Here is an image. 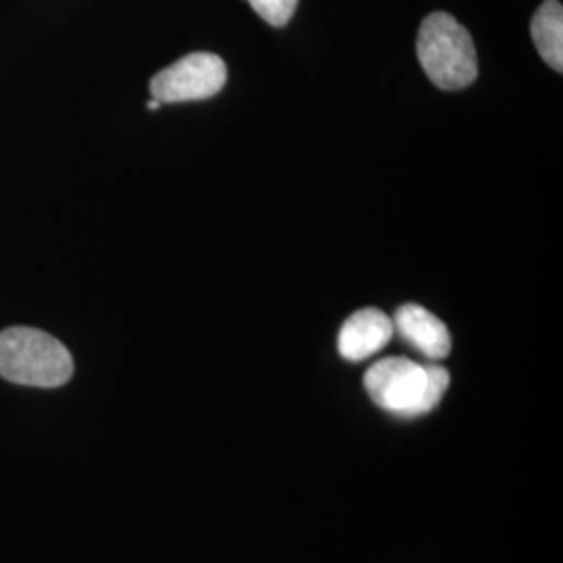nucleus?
<instances>
[{
  "mask_svg": "<svg viewBox=\"0 0 563 563\" xmlns=\"http://www.w3.org/2000/svg\"><path fill=\"white\" fill-rule=\"evenodd\" d=\"M451 376L443 365H422L405 357L374 363L365 374V390L384 411L418 418L432 411L449 388Z\"/></svg>",
  "mask_w": 563,
  "mask_h": 563,
  "instance_id": "1",
  "label": "nucleus"
},
{
  "mask_svg": "<svg viewBox=\"0 0 563 563\" xmlns=\"http://www.w3.org/2000/svg\"><path fill=\"white\" fill-rule=\"evenodd\" d=\"M393 325L428 360H444L451 353V334L446 325L420 305L409 302L399 307Z\"/></svg>",
  "mask_w": 563,
  "mask_h": 563,
  "instance_id": "6",
  "label": "nucleus"
},
{
  "mask_svg": "<svg viewBox=\"0 0 563 563\" xmlns=\"http://www.w3.org/2000/svg\"><path fill=\"white\" fill-rule=\"evenodd\" d=\"M253 11L274 27H282L292 20L299 0H249Z\"/></svg>",
  "mask_w": 563,
  "mask_h": 563,
  "instance_id": "8",
  "label": "nucleus"
},
{
  "mask_svg": "<svg viewBox=\"0 0 563 563\" xmlns=\"http://www.w3.org/2000/svg\"><path fill=\"white\" fill-rule=\"evenodd\" d=\"M393 320L383 309L365 307L342 323L339 353L346 362H363L383 351L393 339Z\"/></svg>",
  "mask_w": 563,
  "mask_h": 563,
  "instance_id": "5",
  "label": "nucleus"
},
{
  "mask_svg": "<svg viewBox=\"0 0 563 563\" xmlns=\"http://www.w3.org/2000/svg\"><path fill=\"white\" fill-rule=\"evenodd\" d=\"M228 80V67L213 53H190L165 67L151 80L155 101H205L222 92Z\"/></svg>",
  "mask_w": 563,
  "mask_h": 563,
  "instance_id": "4",
  "label": "nucleus"
},
{
  "mask_svg": "<svg viewBox=\"0 0 563 563\" xmlns=\"http://www.w3.org/2000/svg\"><path fill=\"white\" fill-rule=\"evenodd\" d=\"M159 107H162V102L155 101V99H153V101L148 102V109H151V111H157V109H159Z\"/></svg>",
  "mask_w": 563,
  "mask_h": 563,
  "instance_id": "9",
  "label": "nucleus"
},
{
  "mask_svg": "<svg viewBox=\"0 0 563 563\" xmlns=\"http://www.w3.org/2000/svg\"><path fill=\"white\" fill-rule=\"evenodd\" d=\"M418 59L441 90H462L478 78L476 46L470 32L449 13H430L420 25Z\"/></svg>",
  "mask_w": 563,
  "mask_h": 563,
  "instance_id": "3",
  "label": "nucleus"
},
{
  "mask_svg": "<svg viewBox=\"0 0 563 563\" xmlns=\"http://www.w3.org/2000/svg\"><path fill=\"white\" fill-rule=\"evenodd\" d=\"M0 376L21 386L59 388L71 380L74 360L55 336L13 325L0 332Z\"/></svg>",
  "mask_w": 563,
  "mask_h": 563,
  "instance_id": "2",
  "label": "nucleus"
},
{
  "mask_svg": "<svg viewBox=\"0 0 563 563\" xmlns=\"http://www.w3.org/2000/svg\"><path fill=\"white\" fill-rule=\"evenodd\" d=\"M532 42L549 67L563 71V9L560 0H544L530 23Z\"/></svg>",
  "mask_w": 563,
  "mask_h": 563,
  "instance_id": "7",
  "label": "nucleus"
}]
</instances>
